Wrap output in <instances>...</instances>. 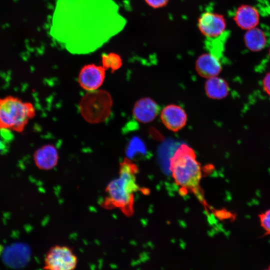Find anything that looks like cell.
<instances>
[{"instance_id":"1","label":"cell","mask_w":270,"mask_h":270,"mask_svg":"<svg viewBox=\"0 0 270 270\" xmlns=\"http://www.w3.org/2000/svg\"><path fill=\"white\" fill-rule=\"evenodd\" d=\"M126 22L114 0H57L50 34L70 53L85 54L100 48Z\"/></svg>"},{"instance_id":"2","label":"cell","mask_w":270,"mask_h":270,"mask_svg":"<svg viewBox=\"0 0 270 270\" xmlns=\"http://www.w3.org/2000/svg\"><path fill=\"white\" fill-rule=\"evenodd\" d=\"M138 169L128 158L120 163L118 176L110 182L105 192L102 206L106 209L118 208L126 216L134 212V194L139 190L136 174Z\"/></svg>"},{"instance_id":"3","label":"cell","mask_w":270,"mask_h":270,"mask_svg":"<svg viewBox=\"0 0 270 270\" xmlns=\"http://www.w3.org/2000/svg\"><path fill=\"white\" fill-rule=\"evenodd\" d=\"M170 170L178 186L185 190H195L202 178L200 164L194 150L182 144L170 160Z\"/></svg>"},{"instance_id":"4","label":"cell","mask_w":270,"mask_h":270,"mask_svg":"<svg viewBox=\"0 0 270 270\" xmlns=\"http://www.w3.org/2000/svg\"><path fill=\"white\" fill-rule=\"evenodd\" d=\"M35 116L32 103L12 96L0 98V130L22 132Z\"/></svg>"},{"instance_id":"5","label":"cell","mask_w":270,"mask_h":270,"mask_svg":"<svg viewBox=\"0 0 270 270\" xmlns=\"http://www.w3.org/2000/svg\"><path fill=\"white\" fill-rule=\"evenodd\" d=\"M112 106L110 94L104 90L88 92L80 100L81 115L88 122L98 124L105 122L110 115Z\"/></svg>"},{"instance_id":"6","label":"cell","mask_w":270,"mask_h":270,"mask_svg":"<svg viewBox=\"0 0 270 270\" xmlns=\"http://www.w3.org/2000/svg\"><path fill=\"white\" fill-rule=\"evenodd\" d=\"M78 258L72 248L55 245L50 248L44 258L43 268L50 270H72L78 264Z\"/></svg>"},{"instance_id":"7","label":"cell","mask_w":270,"mask_h":270,"mask_svg":"<svg viewBox=\"0 0 270 270\" xmlns=\"http://www.w3.org/2000/svg\"><path fill=\"white\" fill-rule=\"evenodd\" d=\"M198 26L206 38L216 39L224 34L226 24L224 16L214 12H205L199 17Z\"/></svg>"},{"instance_id":"8","label":"cell","mask_w":270,"mask_h":270,"mask_svg":"<svg viewBox=\"0 0 270 270\" xmlns=\"http://www.w3.org/2000/svg\"><path fill=\"white\" fill-rule=\"evenodd\" d=\"M106 70L102 66L88 64L84 66L78 74L80 86L88 92L98 90L104 82Z\"/></svg>"},{"instance_id":"9","label":"cell","mask_w":270,"mask_h":270,"mask_svg":"<svg viewBox=\"0 0 270 270\" xmlns=\"http://www.w3.org/2000/svg\"><path fill=\"white\" fill-rule=\"evenodd\" d=\"M160 120L164 126L172 132L182 128L187 122V115L184 110L176 104H169L160 112Z\"/></svg>"},{"instance_id":"10","label":"cell","mask_w":270,"mask_h":270,"mask_svg":"<svg viewBox=\"0 0 270 270\" xmlns=\"http://www.w3.org/2000/svg\"><path fill=\"white\" fill-rule=\"evenodd\" d=\"M196 70L200 76L208 78L218 76L222 70V64L216 54L212 52L204 53L196 60Z\"/></svg>"},{"instance_id":"11","label":"cell","mask_w":270,"mask_h":270,"mask_svg":"<svg viewBox=\"0 0 270 270\" xmlns=\"http://www.w3.org/2000/svg\"><path fill=\"white\" fill-rule=\"evenodd\" d=\"M33 159L36 166L40 170H52L58 162V154L57 149L50 144L42 146L34 152Z\"/></svg>"},{"instance_id":"12","label":"cell","mask_w":270,"mask_h":270,"mask_svg":"<svg viewBox=\"0 0 270 270\" xmlns=\"http://www.w3.org/2000/svg\"><path fill=\"white\" fill-rule=\"evenodd\" d=\"M160 111L158 104L150 98H144L138 100L133 108V116L136 120L142 123L152 121Z\"/></svg>"},{"instance_id":"13","label":"cell","mask_w":270,"mask_h":270,"mask_svg":"<svg viewBox=\"0 0 270 270\" xmlns=\"http://www.w3.org/2000/svg\"><path fill=\"white\" fill-rule=\"evenodd\" d=\"M234 19L238 26L242 30H248L258 24L260 16L254 7L243 4L236 10Z\"/></svg>"},{"instance_id":"14","label":"cell","mask_w":270,"mask_h":270,"mask_svg":"<svg viewBox=\"0 0 270 270\" xmlns=\"http://www.w3.org/2000/svg\"><path fill=\"white\" fill-rule=\"evenodd\" d=\"M204 88L208 98L218 100L226 97L230 90L226 81L217 76L208 78Z\"/></svg>"},{"instance_id":"15","label":"cell","mask_w":270,"mask_h":270,"mask_svg":"<svg viewBox=\"0 0 270 270\" xmlns=\"http://www.w3.org/2000/svg\"><path fill=\"white\" fill-rule=\"evenodd\" d=\"M244 41L246 47L253 52L261 50L264 48L266 42L264 32L256 27L248 30L245 33Z\"/></svg>"},{"instance_id":"16","label":"cell","mask_w":270,"mask_h":270,"mask_svg":"<svg viewBox=\"0 0 270 270\" xmlns=\"http://www.w3.org/2000/svg\"><path fill=\"white\" fill-rule=\"evenodd\" d=\"M102 67L106 70L114 72L118 70L122 64L120 56L114 52L104 54L102 56Z\"/></svg>"},{"instance_id":"17","label":"cell","mask_w":270,"mask_h":270,"mask_svg":"<svg viewBox=\"0 0 270 270\" xmlns=\"http://www.w3.org/2000/svg\"><path fill=\"white\" fill-rule=\"evenodd\" d=\"M128 146L127 152L130 156L138 152L144 154L146 150L144 142L138 138H132Z\"/></svg>"},{"instance_id":"18","label":"cell","mask_w":270,"mask_h":270,"mask_svg":"<svg viewBox=\"0 0 270 270\" xmlns=\"http://www.w3.org/2000/svg\"><path fill=\"white\" fill-rule=\"evenodd\" d=\"M261 226L265 231V235L270 234V208L258 215Z\"/></svg>"},{"instance_id":"19","label":"cell","mask_w":270,"mask_h":270,"mask_svg":"<svg viewBox=\"0 0 270 270\" xmlns=\"http://www.w3.org/2000/svg\"><path fill=\"white\" fill-rule=\"evenodd\" d=\"M146 4L154 8H159L166 6L169 0H144Z\"/></svg>"},{"instance_id":"20","label":"cell","mask_w":270,"mask_h":270,"mask_svg":"<svg viewBox=\"0 0 270 270\" xmlns=\"http://www.w3.org/2000/svg\"><path fill=\"white\" fill-rule=\"evenodd\" d=\"M263 86L266 92L270 95V72L265 76L264 78Z\"/></svg>"},{"instance_id":"21","label":"cell","mask_w":270,"mask_h":270,"mask_svg":"<svg viewBox=\"0 0 270 270\" xmlns=\"http://www.w3.org/2000/svg\"><path fill=\"white\" fill-rule=\"evenodd\" d=\"M269 53H270V52H269Z\"/></svg>"}]
</instances>
